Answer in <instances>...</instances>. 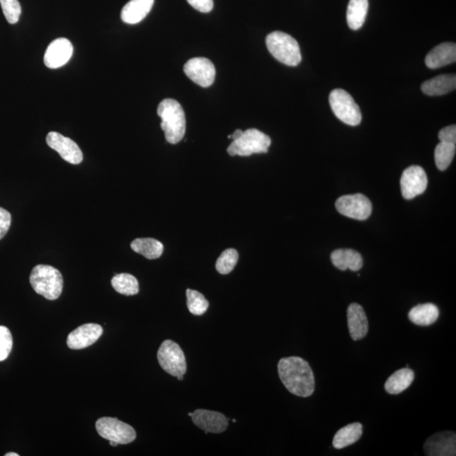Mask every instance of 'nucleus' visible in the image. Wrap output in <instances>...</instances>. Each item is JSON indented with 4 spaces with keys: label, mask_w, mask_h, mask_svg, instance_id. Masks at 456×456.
<instances>
[{
    "label": "nucleus",
    "mask_w": 456,
    "mask_h": 456,
    "mask_svg": "<svg viewBox=\"0 0 456 456\" xmlns=\"http://www.w3.org/2000/svg\"><path fill=\"white\" fill-rule=\"evenodd\" d=\"M455 61L456 45L454 43L439 44L430 51L425 58L426 65L433 69L453 64Z\"/></svg>",
    "instance_id": "a211bd4d"
},
{
    "label": "nucleus",
    "mask_w": 456,
    "mask_h": 456,
    "mask_svg": "<svg viewBox=\"0 0 456 456\" xmlns=\"http://www.w3.org/2000/svg\"><path fill=\"white\" fill-rule=\"evenodd\" d=\"M46 142L47 146L56 151L65 161L72 164H80L83 161V151L72 139L62 135L57 132L47 133Z\"/></svg>",
    "instance_id": "f8f14e48"
},
{
    "label": "nucleus",
    "mask_w": 456,
    "mask_h": 456,
    "mask_svg": "<svg viewBox=\"0 0 456 456\" xmlns=\"http://www.w3.org/2000/svg\"><path fill=\"white\" fill-rule=\"evenodd\" d=\"M13 340L10 329L0 326V362L5 361L12 350Z\"/></svg>",
    "instance_id": "2f4dec72"
},
{
    "label": "nucleus",
    "mask_w": 456,
    "mask_h": 456,
    "mask_svg": "<svg viewBox=\"0 0 456 456\" xmlns=\"http://www.w3.org/2000/svg\"><path fill=\"white\" fill-rule=\"evenodd\" d=\"M266 46L272 56L288 66H296L302 61L298 43L283 32H273L267 36Z\"/></svg>",
    "instance_id": "20e7f679"
},
{
    "label": "nucleus",
    "mask_w": 456,
    "mask_h": 456,
    "mask_svg": "<svg viewBox=\"0 0 456 456\" xmlns=\"http://www.w3.org/2000/svg\"><path fill=\"white\" fill-rule=\"evenodd\" d=\"M98 435L118 444H128L135 441V430L131 425L113 417H102L96 422Z\"/></svg>",
    "instance_id": "6e6552de"
},
{
    "label": "nucleus",
    "mask_w": 456,
    "mask_h": 456,
    "mask_svg": "<svg viewBox=\"0 0 456 456\" xmlns=\"http://www.w3.org/2000/svg\"><path fill=\"white\" fill-rule=\"evenodd\" d=\"M109 444L111 446L116 447L118 446V444L116 442H114V441H109Z\"/></svg>",
    "instance_id": "e433bc0d"
},
{
    "label": "nucleus",
    "mask_w": 456,
    "mask_h": 456,
    "mask_svg": "<svg viewBox=\"0 0 456 456\" xmlns=\"http://www.w3.org/2000/svg\"><path fill=\"white\" fill-rule=\"evenodd\" d=\"M3 13L10 24H16L19 21L21 6L18 0H0Z\"/></svg>",
    "instance_id": "7c9ffc66"
},
{
    "label": "nucleus",
    "mask_w": 456,
    "mask_h": 456,
    "mask_svg": "<svg viewBox=\"0 0 456 456\" xmlns=\"http://www.w3.org/2000/svg\"><path fill=\"white\" fill-rule=\"evenodd\" d=\"M369 10V0H350L347 7V21L354 31L360 29L366 20Z\"/></svg>",
    "instance_id": "393cba45"
},
{
    "label": "nucleus",
    "mask_w": 456,
    "mask_h": 456,
    "mask_svg": "<svg viewBox=\"0 0 456 456\" xmlns=\"http://www.w3.org/2000/svg\"><path fill=\"white\" fill-rule=\"evenodd\" d=\"M332 262L337 269L358 272L363 265V259L358 252L354 250H337L331 255Z\"/></svg>",
    "instance_id": "aec40b11"
},
{
    "label": "nucleus",
    "mask_w": 456,
    "mask_h": 456,
    "mask_svg": "<svg viewBox=\"0 0 456 456\" xmlns=\"http://www.w3.org/2000/svg\"><path fill=\"white\" fill-rule=\"evenodd\" d=\"M329 105L333 113L343 123L351 126L361 123V110L347 91L343 89L333 90L329 94Z\"/></svg>",
    "instance_id": "0eeeda50"
},
{
    "label": "nucleus",
    "mask_w": 456,
    "mask_h": 456,
    "mask_svg": "<svg viewBox=\"0 0 456 456\" xmlns=\"http://www.w3.org/2000/svg\"><path fill=\"white\" fill-rule=\"evenodd\" d=\"M155 0H131L121 12L124 23L135 25L143 21L153 7Z\"/></svg>",
    "instance_id": "6ab92c4d"
},
{
    "label": "nucleus",
    "mask_w": 456,
    "mask_h": 456,
    "mask_svg": "<svg viewBox=\"0 0 456 456\" xmlns=\"http://www.w3.org/2000/svg\"><path fill=\"white\" fill-rule=\"evenodd\" d=\"M6 456H19V455L17 453H14V452H11V453L6 454Z\"/></svg>",
    "instance_id": "4c0bfd02"
},
{
    "label": "nucleus",
    "mask_w": 456,
    "mask_h": 456,
    "mask_svg": "<svg viewBox=\"0 0 456 456\" xmlns=\"http://www.w3.org/2000/svg\"><path fill=\"white\" fill-rule=\"evenodd\" d=\"M414 380V372L409 368L396 371L389 378L384 384V389L389 394L398 395L406 391Z\"/></svg>",
    "instance_id": "5701e85b"
},
{
    "label": "nucleus",
    "mask_w": 456,
    "mask_h": 456,
    "mask_svg": "<svg viewBox=\"0 0 456 456\" xmlns=\"http://www.w3.org/2000/svg\"><path fill=\"white\" fill-rule=\"evenodd\" d=\"M425 454L428 456H455L456 435L455 432H441L429 437L424 444Z\"/></svg>",
    "instance_id": "dca6fc26"
},
{
    "label": "nucleus",
    "mask_w": 456,
    "mask_h": 456,
    "mask_svg": "<svg viewBox=\"0 0 456 456\" xmlns=\"http://www.w3.org/2000/svg\"><path fill=\"white\" fill-rule=\"evenodd\" d=\"M455 144L451 143L439 142L435 148V159L437 168L440 171H444L453 161L455 155Z\"/></svg>",
    "instance_id": "cd10ccee"
},
{
    "label": "nucleus",
    "mask_w": 456,
    "mask_h": 456,
    "mask_svg": "<svg viewBox=\"0 0 456 456\" xmlns=\"http://www.w3.org/2000/svg\"><path fill=\"white\" fill-rule=\"evenodd\" d=\"M428 186V177L420 166H411L403 172L400 179L402 194L406 199L420 195Z\"/></svg>",
    "instance_id": "9d476101"
},
{
    "label": "nucleus",
    "mask_w": 456,
    "mask_h": 456,
    "mask_svg": "<svg viewBox=\"0 0 456 456\" xmlns=\"http://www.w3.org/2000/svg\"><path fill=\"white\" fill-rule=\"evenodd\" d=\"M158 359L165 372L177 377L180 381L184 380L187 372V362L180 345L171 340H164L158 351Z\"/></svg>",
    "instance_id": "423d86ee"
},
{
    "label": "nucleus",
    "mask_w": 456,
    "mask_h": 456,
    "mask_svg": "<svg viewBox=\"0 0 456 456\" xmlns=\"http://www.w3.org/2000/svg\"><path fill=\"white\" fill-rule=\"evenodd\" d=\"M187 307L188 311L196 316H200L208 310L209 302L203 294L198 291L187 289Z\"/></svg>",
    "instance_id": "c85d7f7f"
},
{
    "label": "nucleus",
    "mask_w": 456,
    "mask_h": 456,
    "mask_svg": "<svg viewBox=\"0 0 456 456\" xmlns=\"http://www.w3.org/2000/svg\"><path fill=\"white\" fill-rule=\"evenodd\" d=\"M278 373L289 392L300 398L313 395L314 376L310 363L299 357L281 358L278 362Z\"/></svg>",
    "instance_id": "f257e3e1"
},
{
    "label": "nucleus",
    "mask_w": 456,
    "mask_h": 456,
    "mask_svg": "<svg viewBox=\"0 0 456 456\" xmlns=\"http://www.w3.org/2000/svg\"><path fill=\"white\" fill-rule=\"evenodd\" d=\"M158 114L162 120L161 127L166 142L170 144L181 142L186 131V118L180 103L176 100L164 99L158 106Z\"/></svg>",
    "instance_id": "f03ea898"
},
{
    "label": "nucleus",
    "mask_w": 456,
    "mask_h": 456,
    "mask_svg": "<svg viewBox=\"0 0 456 456\" xmlns=\"http://www.w3.org/2000/svg\"><path fill=\"white\" fill-rule=\"evenodd\" d=\"M439 316V310L435 304L424 303L413 307L409 317L413 324L420 326H428L435 323Z\"/></svg>",
    "instance_id": "4be33fe9"
},
{
    "label": "nucleus",
    "mask_w": 456,
    "mask_h": 456,
    "mask_svg": "<svg viewBox=\"0 0 456 456\" xmlns=\"http://www.w3.org/2000/svg\"><path fill=\"white\" fill-rule=\"evenodd\" d=\"M74 47L70 41L58 39L53 41L47 47L44 54V64L50 69H58L69 61L73 54Z\"/></svg>",
    "instance_id": "2eb2a0df"
},
{
    "label": "nucleus",
    "mask_w": 456,
    "mask_h": 456,
    "mask_svg": "<svg viewBox=\"0 0 456 456\" xmlns=\"http://www.w3.org/2000/svg\"><path fill=\"white\" fill-rule=\"evenodd\" d=\"M30 283L36 294L48 300L58 299L64 287L61 272L47 265H39L33 268L30 276Z\"/></svg>",
    "instance_id": "7ed1b4c3"
},
{
    "label": "nucleus",
    "mask_w": 456,
    "mask_h": 456,
    "mask_svg": "<svg viewBox=\"0 0 456 456\" xmlns=\"http://www.w3.org/2000/svg\"><path fill=\"white\" fill-rule=\"evenodd\" d=\"M11 225V215L8 210L0 207V240L8 232Z\"/></svg>",
    "instance_id": "473e14b6"
},
{
    "label": "nucleus",
    "mask_w": 456,
    "mask_h": 456,
    "mask_svg": "<svg viewBox=\"0 0 456 456\" xmlns=\"http://www.w3.org/2000/svg\"><path fill=\"white\" fill-rule=\"evenodd\" d=\"M439 139L441 142L456 143V126L455 124L441 129L439 133Z\"/></svg>",
    "instance_id": "72a5a7b5"
},
{
    "label": "nucleus",
    "mask_w": 456,
    "mask_h": 456,
    "mask_svg": "<svg viewBox=\"0 0 456 456\" xmlns=\"http://www.w3.org/2000/svg\"><path fill=\"white\" fill-rule=\"evenodd\" d=\"M184 72L192 81L202 87H210L216 77L213 62L206 58H191L184 65Z\"/></svg>",
    "instance_id": "9b49d317"
},
{
    "label": "nucleus",
    "mask_w": 456,
    "mask_h": 456,
    "mask_svg": "<svg viewBox=\"0 0 456 456\" xmlns=\"http://www.w3.org/2000/svg\"><path fill=\"white\" fill-rule=\"evenodd\" d=\"M456 76L454 75H441L426 80L421 89L428 96H442L455 90Z\"/></svg>",
    "instance_id": "412c9836"
},
{
    "label": "nucleus",
    "mask_w": 456,
    "mask_h": 456,
    "mask_svg": "<svg viewBox=\"0 0 456 456\" xmlns=\"http://www.w3.org/2000/svg\"><path fill=\"white\" fill-rule=\"evenodd\" d=\"M193 422L206 433H224L228 427V418L217 411L199 409L188 413Z\"/></svg>",
    "instance_id": "ddd939ff"
},
{
    "label": "nucleus",
    "mask_w": 456,
    "mask_h": 456,
    "mask_svg": "<svg viewBox=\"0 0 456 456\" xmlns=\"http://www.w3.org/2000/svg\"><path fill=\"white\" fill-rule=\"evenodd\" d=\"M111 283H112L114 290L122 295H136L140 290L138 281L131 274H118L113 277Z\"/></svg>",
    "instance_id": "bb28decb"
},
{
    "label": "nucleus",
    "mask_w": 456,
    "mask_h": 456,
    "mask_svg": "<svg viewBox=\"0 0 456 456\" xmlns=\"http://www.w3.org/2000/svg\"><path fill=\"white\" fill-rule=\"evenodd\" d=\"M239 261L238 251L228 248L218 258L216 268L221 275H228L232 272Z\"/></svg>",
    "instance_id": "c756f323"
},
{
    "label": "nucleus",
    "mask_w": 456,
    "mask_h": 456,
    "mask_svg": "<svg viewBox=\"0 0 456 456\" xmlns=\"http://www.w3.org/2000/svg\"><path fill=\"white\" fill-rule=\"evenodd\" d=\"M336 208L345 217L365 221L372 213V203L362 194L348 195L336 200Z\"/></svg>",
    "instance_id": "1a4fd4ad"
},
{
    "label": "nucleus",
    "mask_w": 456,
    "mask_h": 456,
    "mask_svg": "<svg viewBox=\"0 0 456 456\" xmlns=\"http://www.w3.org/2000/svg\"><path fill=\"white\" fill-rule=\"evenodd\" d=\"M188 3L202 13H209L213 9V0H187Z\"/></svg>",
    "instance_id": "f704fd0d"
},
{
    "label": "nucleus",
    "mask_w": 456,
    "mask_h": 456,
    "mask_svg": "<svg viewBox=\"0 0 456 456\" xmlns=\"http://www.w3.org/2000/svg\"><path fill=\"white\" fill-rule=\"evenodd\" d=\"M103 329L98 324H86L69 333L67 345L72 350H81L91 346L102 335Z\"/></svg>",
    "instance_id": "4468645a"
},
{
    "label": "nucleus",
    "mask_w": 456,
    "mask_h": 456,
    "mask_svg": "<svg viewBox=\"0 0 456 456\" xmlns=\"http://www.w3.org/2000/svg\"><path fill=\"white\" fill-rule=\"evenodd\" d=\"M133 251L149 259H158L163 253V244L154 239H137L131 244Z\"/></svg>",
    "instance_id": "a878e982"
},
{
    "label": "nucleus",
    "mask_w": 456,
    "mask_h": 456,
    "mask_svg": "<svg viewBox=\"0 0 456 456\" xmlns=\"http://www.w3.org/2000/svg\"><path fill=\"white\" fill-rule=\"evenodd\" d=\"M347 323L352 340H358L367 336L369 322L365 310L358 303H351L347 309Z\"/></svg>",
    "instance_id": "f3484780"
},
{
    "label": "nucleus",
    "mask_w": 456,
    "mask_h": 456,
    "mask_svg": "<svg viewBox=\"0 0 456 456\" xmlns=\"http://www.w3.org/2000/svg\"><path fill=\"white\" fill-rule=\"evenodd\" d=\"M362 435V425L359 422H354L340 428L336 433L333 439L334 448H340L351 446L358 442Z\"/></svg>",
    "instance_id": "b1692460"
},
{
    "label": "nucleus",
    "mask_w": 456,
    "mask_h": 456,
    "mask_svg": "<svg viewBox=\"0 0 456 456\" xmlns=\"http://www.w3.org/2000/svg\"><path fill=\"white\" fill-rule=\"evenodd\" d=\"M272 144L268 135L257 129H247L238 139L233 140L228 148L230 155L248 157L252 154L267 153Z\"/></svg>",
    "instance_id": "39448f33"
},
{
    "label": "nucleus",
    "mask_w": 456,
    "mask_h": 456,
    "mask_svg": "<svg viewBox=\"0 0 456 456\" xmlns=\"http://www.w3.org/2000/svg\"><path fill=\"white\" fill-rule=\"evenodd\" d=\"M243 132V131H241V129H237V131H235L231 135V139H232V140L238 139L239 137L242 135Z\"/></svg>",
    "instance_id": "c9c22d12"
}]
</instances>
